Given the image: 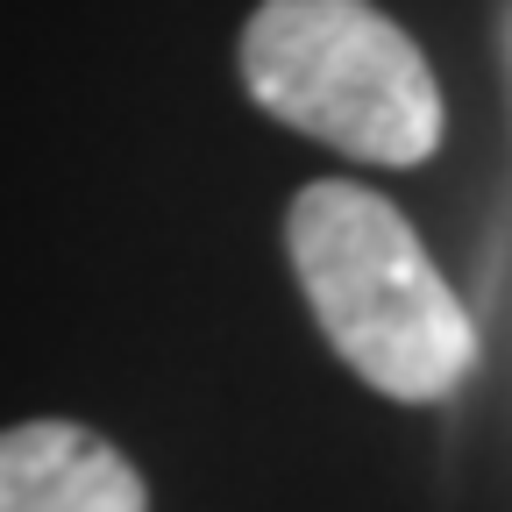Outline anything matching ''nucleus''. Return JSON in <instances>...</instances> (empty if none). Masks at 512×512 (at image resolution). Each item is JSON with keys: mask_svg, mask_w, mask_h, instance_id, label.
Instances as JSON below:
<instances>
[{"mask_svg": "<svg viewBox=\"0 0 512 512\" xmlns=\"http://www.w3.org/2000/svg\"><path fill=\"white\" fill-rule=\"evenodd\" d=\"M299 292L335 356L384 399L434 406L477 370V320L448 292L434 256L392 200L370 185L320 178L285 221Z\"/></svg>", "mask_w": 512, "mask_h": 512, "instance_id": "obj_1", "label": "nucleus"}, {"mask_svg": "<svg viewBox=\"0 0 512 512\" xmlns=\"http://www.w3.org/2000/svg\"><path fill=\"white\" fill-rule=\"evenodd\" d=\"M242 86L356 164H427L441 143L427 50L370 0H264L242 29Z\"/></svg>", "mask_w": 512, "mask_h": 512, "instance_id": "obj_2", "label": "nucleus"}, {"mask_svg": "<svg viewBox=\"0 0 512 512\" xmlns=\"http://www.w3.org/2000/svg\"><path fill=\"white\" fill-rule=\"evenodd\" d=\"M0 512H150L121 448L72 420H29L0 434Z\"/></svg>", "mask_w": 512, "mask_h": 512, "instance_id": "obj_3", "label": "nucleus"}]
</instances>
